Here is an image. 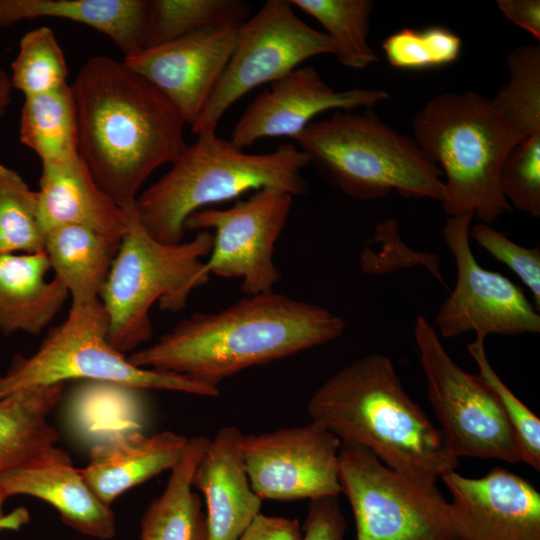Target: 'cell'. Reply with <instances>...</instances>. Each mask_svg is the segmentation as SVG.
<instances>
[{
  "label": "cell",
  "instance_id": "1",
  "mask_svg": "<svg viewBox=\"0 0 540 540\" xmlns=\"http://www.w3.org/2000/svg\"><path fill=\"white\" fill-rule=\"evenodd\" d=\"M79 154L100 188L122 209L187 147L185 121L168 99L123 61L94 56L71 84Z\"/></svg>",
  "mask_w": 540,
  "mask_h": 540
},
{
  "label": "cell",
  "instance_id": "2",
  "mask_svg": "<svg viewBox=\"0 0 540 540\" xmlns=\"http://www.w3.org/2000/svg\"><path fill=\"white\" fill-rule=\"evenodd\" d=\"M345 327L327 308L272 291L220 311L196 312L128 359L218 387L243 370L331 342Z\"/></svg>",
  "mask_w": 540,
  "mask_h": 540
},
{
  "label": "cell",
  "instance_id": "3",
  "mask_svg": "<svg viewBox=\"0 0 540 540\" xmlns=\"http://www.w3.org/2000/svg\"><path fill=\"white\" fill-rule=\"evenodd\" d=\"M307 410L341 443L368 449L419 483L436 484L459 466L439 427L406 392L383 354H367L337 371L313 392Z\"/></svg>",
  "mask_w": 540,
  "mask_h": 540
},
{
  "label": "cell",
  "instance_id": "4",
  "mask_svg": "<svg viewBox=\"0 0 540 540\" xmlns=\"http://www.w3.org/2000/svg\"><path fill=\"white\" fill-rule=\"evenodd\" d=\"M309 164L305 153L291 143L250 154L216 132L200 134L167 173L138 195L135 215L154 239L180 243L186 219L207 205L263 188H278L294 197L305 194L308 185L302 171Z\"/></svg>",
  "mask_w": 540,
  "mask_h": 540
},
{
  "label": "cell",
  "instance_id": "5",
  "mask_svg": "<svg viewBox=\"0 0 540 540\" xmlns=\"http://www.w3.org/2000/svg\"><path fill=\"white\" fill-rule=\"evenodd\" d=\"M414 140L446 177L442 205L448 216L471 213L489 224L512 206L500 175L515 145L524 140L495 108L474 92H444L415 115Z\"/></svg>",
  "mask_w": 540,
  "mask_h": 540
},
{
  "label": "cell",
  "instance_id": "6",
  "mask_svg": "<svg viewBox=\"0 0 540 540\" xmlns=\"http://www.w3.org/2000/svg\"><path fill=\"white\" fill-rule=\"evenodd\" d=\"M309 163L350 197L371 200L396 190L442 202V171L415 140L382 122L371 109L337 110L311 122L295 139Z\"/></svg>",
  "mask_w": 540,
  "mask_h": 540
},
{
  "label": "cell",
  "instance_id": "7",
  "mask_svg": "<svg viewBox=\"0 0 540 540\" xmlns=\"http://www.w3.org/2000/svg\"><path fill=\"white\" fill-rule=\"evenodd\" d=\"M213 234L199 231L176 244L154 239L139 224L134 209L120 241L99 300L108 320V340L119 352L136 351L153 332L150 309L178 311L190 292L207 282L200 276L212 249Z\"/></svg>",
  "mask_w": 540,
  "mask_h": 540
},
{
  "label": "cell",
  "instance_id": "8",
  "mask_svg": "<svg viewBox=\"0 0 540 540\" xmlns=\"http://www.w3.org/2000/svg\"><path fill=\"white\" fill-rule=\"evenodd\" d=\"M71 379L205 397L220 394L218 387L131 363L128 356L110 344L107 315L99 299L72 303L67 318L47 334L34 354L14 357L0 376V399L24 389Z\"/></svg>",
  "mask_w": 540,
  "mask_h": 540
},
{
  "label": "cell",
  "instance_id": "9",
  "mask_svg": "<svg viewBox=\"0 0 540 540\" xmlns=\"http://www.w3.org/2000/svg\"><path fill=\"white\" fill-rule=\"evenodd\" d=\"M339 484L356 540H456L449 502L437 485L398 473L364 447L341 443Z\"/></svg>",
  "mask_w": 540,
  "mask_h": 540
},
{
  "label": "cell",
  "instance_id": "10",
  "mask_svg": "<svg viewBox=\"0 0 540 540\" xmlns=\"http://www.w3.org/2000/svg\"><path fill=\"white\" fill-rule=\"evenodd\" d=\"M414 339L429 400L451 454L458 459L522 462L515 433L494 393L479 375L453 361L435 327L422 315L416 318Z\"/></svg>",
  "mask_w": 540,
  "mask_h": 540
},
{
  "label": "cell",
  "instance_id": "11",
  "mask_svg": "<svg viewBox=\"0 0 540 540\" xmlns=\"http://www.w3.org/2000/svg\"><path fill=\"white\" fill-rule=\"evenodd\" d=\"M334 54L330 37L299 18L289 0H268L237 29L235 47L200 117L195 135L216 132L226 111L251 90L271 84L305 60Z\"/></svg>",
  "mask_w": 540,
  "mask_h": 540
},
{
  "label": "cell",
  "instance_id": "12",
  "mask_svg": "<svg viewBox=\"0 0 540 540\" xmlns=\"http://www.w3.org/2000/svg\"><path fill=\"white\" fill-rule=\"evenodd\" d=\"M294 196L263 188L226 209L203 208L185 221V230H213L212 249L200 276L241 280L247 296L274 291L281 273L274 263L275 245L290 215Z\"/></svg>",
  "mask_w": 540,
  "mask_h": 540
},
{
  "label": "cell",
  "instance_id": "13",
  "mask_svg": "<svg viewBox=\"0 0 540 540\" xmlns=\"http://www.w3.org/2000/svg\"><path fill=\"white\" fill-rule=\"evenodd\" d=\"M473 214L448 216L442 234L457 268L454 289L442 303L435 324L442 338L474 331L476 336H516L540 332V315L521 287L479 265L470 245Z\"/></svg>",
  "mask_w": 540,
  "mask_h": 540
},
{
  "label": "cell",
  "instance_id": "14",
  "mask_svg": "<svg viewBox=\"0 0 540 540\" xmlns=\"http://www.w3.org/2000/svg\"><path fill=\"white\" fill-rule=\"evenodd\" d=\"M341 441L318 422L242 436L241 450L254 492L262 500L339 496Z\"/></svg>",
  "mask_w": 540,
  "mask_h": 540
},
{
  "label": "cell",
  "instance_id": "15",
  "mask_svg": "<svg viewBox=\"0 0 540 540\" xmlns=\"http://www.w3.org/2000/svg\"><path fill=\"white\" fill-rule=\"evenodd\" d=\"M440 479L451 494L456 540H540V493L501 467L469 478L451 470Z\"/></svg>",
  "mask_w": 540,
  "mask_h": 540
},
{
  "label": "cell",
  "instance_id": "16",
  "mask_svg": "<svg viewBox=\"0 0 540 540\" xmlns=\"http://www.w3.org/2000/svg\"><path fill=\"white\" fill-rule=\"evenodd\" d=\"M389 97L380 89L337 91L313 66H299L255 97L235 123L230 142L244 149L267 137L296 139L324 111L372 109Z\"/></svg>",
  "mask_w": 540,
  "mask_h": 540
},
{
  "label": "cell",
  "instance_id": "17",
  "mask_svg": "<svg viewBox=\"0 0 540 540\" xmlns=\"http://www.w3.org/2000/svg\"><path fill=\"white\" fill-rule=\"evenodd\" d=\"M237 29L204 31L149 46L123 62L153 84L192 127L230 59Z\"/></svg>",
  "mask_w": 540,
  "mask_h": 540
},
{
  "label": "cell",
  "instance_id": "18",
  "mask_svg": "<svg viewBox=\"0 0 540 540\" xmlns=\"http://www.w3.org/2000/svg\"><path fill=\"white\" fill-rule=\"evenodd\" d=\"M7 497L28 495L53 506L61 520L82 535L109 540L116 534L110 506L91 490L64 450L52 446L31 461L0 473Z\"/></svg>",
  "mask_w": 540,
  "mask_h": 540
},
{
  "label": "cell",
  "instance_id": "19",
  "mask_svg": "<svg viewBox=\"0 0 540 540\" xmlns=\"http://www.w3.org/2000/svg\"><path fill=\"white\" fill-rule=\"evenodd\" d=\"M235 426L217 431L198 460L192 487L205 499L208 540H238L261 513L262 499L251 487Z\"/></svg>",
  "mask_w": 540,
  "mask_h": 540
},
{
  "label": "cell",
  "instance_id": "20",
  "mask_svg": "<svg viewBox=\"0 0 540 540\" xmlns=\"http://www.w3.org/2000/svg\"><path fill=\"white\" fill-rule=\"evenodd\" d=\"M188 439L169 430L151 436L139 431L114 433L92 446L89 462L80 472L94 494L111 506L125 491L172 470Z\"/></svg>",
  "mask_w": 540,
  "mask_h": 540
},
{
  "label": "cell",
  "instance_id": "21",
  "mask_svg": "<svg viewBox=\"0 0 540 540\" xmlns=\"http://www.w3.org/2000/svg\"><path fill=\"white\" fill-rule=\"evenodd\" d=\"M37 192L46 232L72 224L121 239L127 231L133 209L125 211L100 188L81 156L63 164L42 166Z\"/></svg>",
  "mask_w": 540,
  "mask_h": 540
},
{
  "label": "cell",
  "instance_id": "22",
  "mask_svg": "<svg viewBox=\"0 0 540 540\" xmlns=\"http://www.w3.org/2000/svg\"><path fill=\"white\" fill-rule=\"evenodd\" d=\"M42 17L89 26L109 37L124 57L148 45L149 0H0V28Z\"/></svg>",
  "mask_w": 540,
  "mask_h": 540
},
{
  "label": "cell",
  "instance_id": "23",
  "mask_svg": "<svg viewBox=\"0 0 540 540\" xmlns=\"http://www.w3.org/2000/svg\"><path fill=\"white\" fill-rule=\"evenodd\" d=\"M45 251L0 254V331L37 335L53 320L69 296L54 277Z\"/></svg>",
  "mask_w": 540,
  "mask_h": 540
},
{
  "label": "cell",
  "instance_id": "24",
  "mask_svg": "<svg viewBox=\"0 0 540 540\" xmlns=\"http://www.w3.org/2000/svg\"><path fill=\"white\" fill-rule=\"evenodd\" d=\"M120 241L79 225L65 224L47 230L44 251L72 303L99 299Z\"/></svg>",
  "mask_w": 540,
  "mask_h": 540
},
{
  "label": "cell",
  "instance_id": "25",
  "mask_svg": "<svg viewBox=\"0 0 540 540\" xmlns=\"http://www.w3.org/2000/svg\"><path fill=\"white\" fill-rule=\"evenodd\" d=\"M208 440L204 436L188 439L165 489L150 502L142 516L139 540H208L206 513L192 487L195 466Z\"/></svg>",
  "mask_w": 540,
  "mask_h": 540
},
{
  "label": "cell",
  "instance_id": "26",
  "mask_svg": "<svg viewBox=\"0 0 540 540\" xmlns=\"http://www.w3.org/2000/svg\"><path fill=\"white\" fill-rule=\"evenodd\" d=\"M64 383L24 389L0 399V473L19 467L55 446L59 435L48 416Z\"/></svg>",
  "mask_w": 540,
  "mask_h": 540
},
{
  "label": "cell",
  "instance_id": "27",
  "mask_svg": "<svg viewBox=\"0 0 540 540\" xmlns=\"http://www.w3.org/2000/svg\"><path fill=\"white\" fill-rule=\"evenodd\" d=\"M19 137L39 156L42 166L63 164L80 156L78 123L70 84L25 97Z\"/></svg>",
  "mask_w": 540,
  "mask_h": 540
},
{
  "label": "cell",
  "instance_id": "28",
  "mask_svg": "<svg viewBox=\"0 0 540 540\" xmlns=\"http://www.w3.org/2000/svg\"><path fill=\"white\" fill-rule=\"evenodd\" d=\"M148 45L170 42L191 34L238 28L250 17L241 0H149Z\"/></svg>",
  "mask_w": 540,
  "mask_h": 540
},
{
  "label": "cell",
  "instance_id": "29",
  "mask_svg": "<svg viewBox=\"0 0 540 540\" xmlns=\"http://www.w3.org/2000/svg\"><path fill=\"white\" fill-rule=\"evenodd\" d=\"M293 7L316 19L334 46V55L346 68L363 69L379 57L368 42L370 0H289Z\"/></svg>",
  "mask_w": 540,
  "mask_h": 540
},
{
  "label": "cell",
  "instance_id": "30",
  "mask_svg": "<svg viewBox=\"0 0 540 540\" xmlns=\"http://www.w3.org/2000/svg\"><path fill=\"white\" fill-rule=\"evenodd\" d=\"M509 80L493 99L495 108L523 139L540 133V47L525 44L507 58Z\"/></svg>",
  "mask_w": 540,
  "mask_h": 540
},
{
  "label": "cell",
  "instance_id": "31",
  "mask_svg": "<svg viewBox=\"0 0 540 540\" xmlns=\"http://www.w3.org/2000/svg\"><path fill=\"white\" fill-rule=\"evenodd\" d=\"M45 239L38 192L0 164V254L41 252Z\"/></svg>",
  "mask_w": 540,
  "mask_h": 540
},
{
  "label": "cell",
  "instance_id": "32",
  "mask_svg": "<svg viewBox=\"0 0 540 540\" xmlns=\"http://www.w3.org/2000/svg\"><path fill=\"white\" fill-rule=\"evenodd\" d=\"M11 67L13 88L20 90L25 97L47 93L68 84L64 52L48 26L23 35Z\"/></svg>",
  "mask_w": 540,
  "mask_h": 540
},
{
  "label": "cell",
  "instance_id": "33",
  "mask_svg": "<svg viewBox=\"0 0 540 540\" xmlns=\"http://www.w3.org/2000/svg\"><path fill=\"white\" fill-rule=\"evenodd\" d=\"M462 39L449 28H403L387 36L381 48L388 63L398 69L424 70L449 65L461 53Z\"/></svg>",
  "mask_w": 540,
  "mask_h": 540
},
{
  "label": "cell",
  "instance_id": "34",
  "mask_svg": "<svg viewBox=\"0 0 540 540\" xmlns=\"http://www.w3.org/2000/svg\"><path fill=\"white\" fill-rule=\"evenodd\" d=\"M484 341V337L476 336L467 346V351L477 364L478 375L496 396L515 433L522 462L540 471V420L495 372L486 355Z\"/></svg>",
  "mask_w": 540,
  "mask_h": 540
},
{
  "label": "cell",
  "instance_id": "35",
  "mask_svg": "<svg viewBox=\"0 0 540 540\" xmlns=\"http://www.w3.org/2000/svg\"><path fill=\"white\" fill-rule=\"evenodd\" d=\"M500 185L510 205L540 216V133L513 147L502 166Z\"/></svg>",
  "mask_w": 540,
  "mask_h": 540
},
{
  "label": "cell",
  "instance_id": "36",
  "mask_svg": "<svg viewBox=\"0 0 540 540\" xmlns=\"http://www.w3.org/2000/svg\"><path fill=\"white\" fill-rule=\"evenodd\" d=\"M469 238L521 279L529 288L536 309L540 310V248L523 247L482 222L470 227Z\"/></svg>",
  "mask_w": 540,
  "mask_h": 540
},
{
  "label": "cell",
  "instance_id": "37",
  "mask_svg": "<svg viewBox=\"0 0 540 540\" xmlns=\"http://www.w3.org/2000/svg\"><path fill=\"white\" fill-rule=\"evenodd\" d=\"M301 540H346L347 523L339 496L310 500Z\"/></svg>",
  "mask_w": 540,
  "mask_h": 540
},
{
  "label": "cell",
  "instance_id": "38",
  "mask_svg": "<svg viewBox=\"0 0 540 540\" xmlns=\"http://www.w3.org/2000/svg\"><path fill=\"white\" fill-rule=\"evenodd\" d=\"M302 527L296 518L259 513L238 540H301Z\"/></svg>",
  "mask_w": 540,
  "mask_h": 540
},
{
  "label": "cell",
  "instance_id": "39",
  "mask_svg": "<svg viewBox=\"0 0 540 540\" xmlns=\"http://www.w3.org/2000/svg\"><path fill=\"white\" fill-rule=\"evenodd\" d=\"M497 5L509 21L540 39L539 0H498Z\"/></svg>",
  "mask_w": 540,
  "mask_h": 540
},
{
  "label": "cell",
  "instance_id": "40",
  "mask_svg": "<svg viewBox=\"0 0 540 540\" xmlns=\"http://www.w3.org/2000/svg\"><path fill=\"white\" fill-rule=\"evenodd\" d=\"M8 497L0 488V533L6 530H19L29 521V512L25 508H17L5 513L3 506Z\"/></svg>",
  "mask_w": 540,
  "mask_h": 540
},
{
  "label": "cell",
  "instance_id": "41",
  "mask_svg": "<svg viewBox=\"0 0 540 540\" xmlns=\"http://www.w3.org/2000/svg\"><path fill=\"white\" fill-rule=\"evenodd\" d=\"M13 85L10 76L0 66V120L12 101Z\"/></svg>",
  "mask_w": 540,
  "mask_h": 540
}]
</instances>
